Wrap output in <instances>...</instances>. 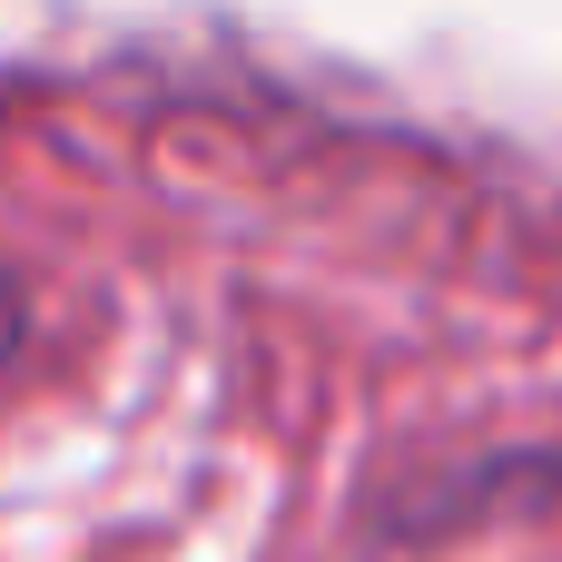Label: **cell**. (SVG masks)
I'll list each match as a JSON object with an SVG mask.
<instances>
[{
	"label": "cell",
	"mask_w": 562,
	"mask_h": 562,
	"mask_svg": "<svg viewBox=\"0 0 562 562\" xmlns=\"http://www.w3.org/2000/svg\"><path fill=\"white\" fill-rule=\"evenodd\" d=\"M0 356H10V306H0Z\"/></svg>",
	"instance_id": "6da1fadb"
}]
</instances>
